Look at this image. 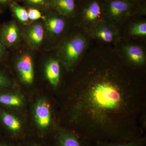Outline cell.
Segmentation results:
<instances>
[{"label": "cell", "mask_w": 146, "mask_h": 146, "mask_svg": "<svg viewBox=\"0 0 146 146\" xmlns=\"http://www.w3.org/2000/svg\"><path fill=\"white\" fill-rule=\"evenodd\" d=\"M129 88L108 72L86 82L76 107L82 123L76 133L91 144L139 139L122 124L138 110L135 91Z\"/></svg>", "instance_id": "6da1fadb"}, {"label": "cell", "mask_w": 146, "mask_h": 146, "mask_svg": "<svg viewBox=\"0 0 146 146\" xmlns=\"http://www.w3.org/2000/svg\"><path fill=\"white\" fill-rule=\"evenodd\" d=\"M105 19L107 22L116 23L145 12V5L131 0H104Z\"/></svg>", "instance_id": "7a4b0ae2"}, {"label": "cell", "mask_w": 146, "mask_h": 146, "mask_svg": "<svg viewBox=\"0 0 146 146\" xmlns=\"http://www.w3.org/2000/svg\"><path fill=\"white\" fill-rule=\"evenodd\" d=\"M87 41L81 35H77L63 45L60 52V59L68 68H70L78 61L86 49Z\"/></svg>", "instance_id": "3957f363"}, {"label": "cell", "mask_w": 146, "mask_h": 146, "mask_svg": "<svg viewBox=\"0 0 146 146\" xmlns=\"http://www.w3.org/2000/svg\"><path fill=\"white\" fill-rule=\"evenodd\" d=\"M78 6L79 15L86 25L94 26L105 20L104 0H80Z\"/></svg>", "instance_id": "277c9868"}, {"label": "cell", "mask_w": 146, "mask_h": 146, "mask_svg": "<svg viewBox=\"0 0 146 146\" xmlns=\"http://www.w3.org/2000/svg\"><path fill=\"white\" fill-rule=\"evenodd\" d=\"M52 146H90L74 131L59 129L53 136Z\"/></svg>", "instance_id": "5b68a950"}, {"label": "cell", "mask_w": 146, "mask_h": 146, "mask_svg": "<svg viewBox=\"0 0 146 146\" xmlns=\"http://www.w3.org/2000/svg\"><path fill=\"white\" fill-rule=\"evenodd\" d=\"M90 34L96 39L106 43L115 42L119 36L117 30L105 20L101 21L92 27Z\"/></svg>", "instance_id": "8992f818"}, {"label": "cell", "mask_w": 146, "mask_h": 146, "mask_svg": "<svg viewBox=\"0 0 146 146\" xmlns=\"http://www.w3.org/2000/svg\"><path fill=\"white\" fill-rule=\"evenodd\" d=\"M35 118L39 128L44 131L49 126L51 121L50 105L44 100L37 102L35 108Z\"/></svg>", "instance_id": "52a82bcc"}, {"label": "cell", "mask_w": 146, "mask_h": 146, "mask_svg": "<svg viewBox=\"0 0 146 146\" xmlns=\"http://www.w3.org/2000/svg\"><path fill=\"white\" fill-rule=\"evenodd\" d=\"M16 68L23 81L27 84H31L34 79V70L32 59L30 55H23L18 59Z\"/></svg>", "instance_id": "ba28073f"}, {"label": "cell", "mask_w": 146, "mask_h": 146, "mask_svg": "<svg viewBox=\"0 0 146 146\" xmlns=\"http://www.w3.org/2000/svg\"><path fill=\"white\" fill-rule=\"evenodd\" d=\"M0 118L4 125L9 131L11 138L16 139L20 137L22 138V124L17 118L5 111H2L0 113Z\"/></svg>", "instance_id": "9c48e42d"}, {"label": "cell", "mask_w": 146, "mask_h": 146, "mask_svg": "<svg viewBox=\"0 0 146 146\" xmlns=\"http://www.w3.org/2000/svg\"><path fill=\"white\" fill-rule=\"evenodd\" d=\"M123 52L127 60L133 65H141L145 62L146 54L145 51L139 45H126L123 48Z\"/></svg>", "instance_id": "30bf717a"}, {"label": "cell", "mask_w": 146, "mask_h": 146, "mask_svg": "<svg viewBox=\"0 0 146 146\" xmlns=\"http://www.w3.org/2000/svg\"><path fill=\"white\" fill-rule=\"evenodd\" d=\"M52 6L58 14L66 17L75 14L78 7L75 0H52Z\"/></svg>", "instance_id": "8fae6325"}, {"label": "cell", "mask_w": 146, "mask_h": 146, "mask_svg": "<svg viewBox=\"0 0 146 146\" xmlns=\"http://www.w3.org/2000/svg\"><path fill=\"white\" fill-rule=\"evenodd\" d=\"M27 39L32 46L37 47L42 44L44 31L42 24L35 23L29 27L27 32Z\"/></svg>", "instance_id": "7c38bea8"}, {"label": "cell", "mask_w": 146, "mask_h": 146, "mask_svg": "<svg viewBox=\"0 0 146 146\" xmlns=\"http://www.w3.org/2000/svg\"><path fill=\"white\" fill-rule=\"evenodd\" d=\"M19 35L18 26L15 23H11L3 29L1 39L3 43L7 46H13L18 42Z\"/></svg>", "instance_id": "4fadbf2b"}, {"label": "cell", "mask_w": 146, "mask_h": 146, "mask_svg": "<svg viewBox=\"0 0 146 146\" xmlns=\"http://www.w3.org/2000/svg\"><path fill=\"white\" fill-rule=\"evenodd\" d=\"M45 72L50 83L53 86H57L60 76V67L58 61L54 59L49 60L46 65Z\"/></svg>", "instance_id": "5bb4252c"}, {"label": "cell", "mask_w": 146, "mask_h": 146, "mask_svg": "<svg viewBox=\"0 0 146 146\" xmlns=\"http://www.w3.org/2000/svg\"><path fill=\"white\" fill-rule=\"evenodd\" d=\"M46 26L51 34L59 35L64 31L65 26V20L56 15L49 17L46 20Z\"/></svg>", "instance_id": "9a60e30c"}, {"label": "cell", "mask_w": 146, "mask_h": 146, "mask_svg": "<svg viewBox=\"0 0 146 146\" xmlns=\"http://www.w3.org/2000/svg\"><path fill=\"white\" fill-rule=\"evenodd\" d=\"M0 104L13 107H21L23 104V98L18 95L1 94Z\"/></svg>", "instance_id": "2e32d148"}, {"label": "cell", "mask_w": 146, "mask_h": 146, "mask_svg": "<svg viewBox=\"0 0 146 146\" xmlns=\"http://www.w3.org/2000/svg\"><path fill=\"white\" fill-rule=\"evenodd\" d=\"M145 138L142 137L138 140L129 142H98L93 145L94 146H145Z\"/></svg>", "instance_id": "e0dca14e"}, {"label": "cell", "mask_w": 146, "mask_h": 146, "mask_svg": "<svg viewBox=\"0 0 146 146\" xmlns=\"http://www.w3.org/2000/svg\"><path fill=\"white\" fill-rule=\"evenodd\" d=\"M129 34L133 36H146V22L145 21H141L133 24L129 29Z\"/></svg>", "instance_id": "ac0fdd59"}, {"label": "cell", "mask_w": 146, "mask_h": 146, "mask_svg": "<svg viewBox=\"0 0 146 146\" xmlns=\"http://www.w3.org/2000/svg\"><path fill=\"white\" fill-rule=\"evenodd\" d=\"M11 9L18 20L21 22L26 23L28 21V12L25 9L15 5H11Z\"/></svg>", "instance_id": "d6986e66"}, {"label": "cell", "mask_w": 146, "mask_h": 146, "mask_svg": "<svg viewBox=\"0 0 146 146\" xmlns=\"http://www.w3.org/2000/svg\"><path fill=\"white\" fill-rule=\"evenodd\" d=\"M27 12L29 19L31 21H35L43 18L41 12L35 9H30Z\"/></svg>", "instance_id": "ffe728a7"}, {"label": "cell", "mask_w": 146, "mask_h": 146, "mask_svg": "<svg viewBox=\"0 0 146 146\" xmlns=\"http://www.w3.org/2000/svg\"><path fill=\"white\" fill-rule=\"evenodd\" d=\"M8 83V81L6 78L2 74L0 73V89L5 87Z\"/></svg>", "instance_id": "44dd1931"}, {"label": "cell", "mask_w": 146, "mask_h": 146, "mask_svg": "<svg viewBox=\"0 0 146 146\" xmlns=\"http://www.w3.org/2000/svg\"><path fill=\"white\" fill-rule=\"evenodd\" d=\"M8 141L7 139L0 136V146H15L12 143Z\"/></svg>", "instance_id": "7402d4cb"}, {"label": "cell", "mask_w": 146, "mask_h": 146, "mask_svg": "<svg viewBox=\"0 0 146 146\" xmlns=\"http://www.w3.org/2000/svg\"><path fill=\"white\" fill-rule=\"evenodd\" d=\"M22 146H47L45 145L41 142L36 141H31L25 143V144Z\"/></svg>", "instance_id": "603a6c76"}, {"label": "cell", "mask_w": 146, "mask_h": 146, "mask_svg": "<svg viewBox=\"0 0 146 146\" xmlns=\"http://www.w3.org/2000/svg\"><path fill=\"white\" fill-rule=\"evenodd\" d=\"M27 2L31 4L38 5L45 3L47 0H26Z\"/></svg>", "instance_id": "cb8c5ba5"}, {"label": "cell", "mask_w": 146, "mask_h": 146, "mask_svg": "<svg viewBox=\"0 0 146 146\" xmlns=\"http://www.w3.org/2000/svg\"><path fill=\"white\" fill-rule=\"evenodd\" d=\"M3 44L2 41L1 39L0 38V57L2 55L3 52Z\"/></svg>", "instance_id": "d4e9b609"}, {"label": "cell", "mask_w": 146, "mask_h": 146, "mask_svg": "<svg viewBox=\"0 0 146 146\" xmlns=\"http://www.w3.org/2000/svg\"><path fill=\"white\" fill-rule=\"evenodd\" d=\"M134 2L137 3L141 5H145V4L143 3V2L145 1V0H131Z\"/></svg>", "instance_id": "484cf974"}, {"label": "cell", "mask_w": 146, "mask_h": 146, "mask_svg": "<svg viewBox=\"0 0 146 146\" xmlns=\"http://www.w3.org/2000/svg\"><path fill=\"white\" fill-rule=\"evenodd\" d=\"M9 0H0V3H7Z\"/></svg>", "instance_id": "4316f807"}, {"label": "cell", "mask_w": 146, "mask_h": 146, "mask_svg": "<svg viewBox=\"0 0 146 146\" xmlns=\"http://www.w3.org/2000/svg\"><path fill=\"white\" fill-rule=\"evenodd\" d=\"M90 146H94V145L93 144H91V145Z\"/></svg>", "instance_id": "83f0119b"}, {"label": "cell", "mask_w": 146, "mask_h": 146, "mask_svg": "<svg viewBox=\"0 0 146 146\" xmlns=\"http://www.w3.org/2000/svg\"><path fill=\"white\" fill-rule=\"evenodd\" d=\"M79 1H80V0H79Z\"/></svg>", "instance_id": "f1b7e54d"}]
</instances>
